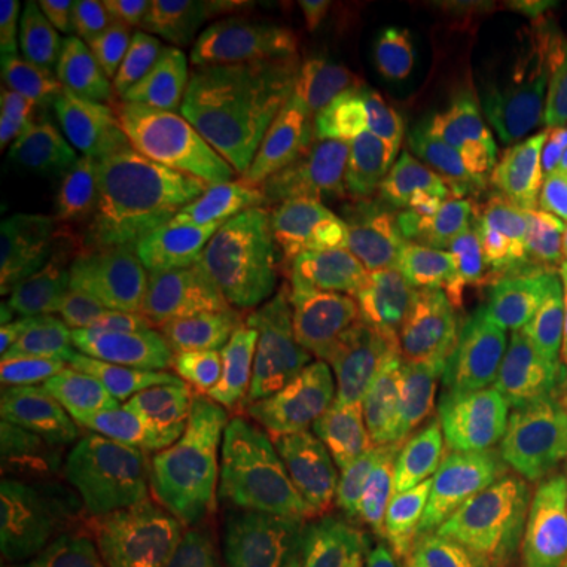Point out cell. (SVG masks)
Instances as JSON below:
<instances>
[{"instance_id": "obj_13", "label": "cell", "mask_w": 567, "mask_h": 567, "mask_svg": "<svg viewBox=\"0 0 567 567\" xmlns=\"http://www.w3.org/2000/svg\"><path fill=\"white\" fill-rule=\"evenodd\" d=\"M114 155L130 181L177 199L230 212L234 193L218 155L208 148L181 95L155 73L126 80L121 117L114 126Z\"/></svg>"}, {"instance_id": "obj_8", "label": "cell", "mask_w": 567, "mask_h": 567, "mask_svg": "<svg viewBox=\"0 0 567 567\" xmlns=\"http://www.w3.org/2000/svg\"><path fill=\"white\" fill-rule=\"evenodd\" d=\"M447 445L350 451L334 445L271 486V507L297 546L379 536L398 524L425 470Z\"/></svg>"}, {"instance_id": "obj_6", "label": "cell", "mask_w": 567, "mask_h": 567, "mask_svg": "<svg viewBox=\"0 0 567 567\" xmlns=\"http://www.w3.org/2000/svg\"><path fill=\"white\" fill-rule=\"evenodd\" d=\"M107 218L123 262L167 312L205 319L262 293L227 212L167 199L126 177Z\"/></svg>"}, {"instance_id": "obj_23", "label": "cell", "mask_w": 567, "mask_h": 567, "mask_svg": "<svg viewBox=\"0 0 567 567\" xmlns=\"http://www.w3.org/2000/svg\"><path fill=\"white\" fill-rule=\"evenodd\" d=\"M41 10L35 0L0 3V102L7 111L35 107V44Z\"/></svg>"}, {"instance_id": "obj_14", "label": "cell", "mask_w": 567, "mask_h": 567, "mask_svg": "<svg viewBox=\"0 0 567 567\" xmlns=\"http://www.w3.org/2000/svg\"><path fill=\"white\" fill-rule=\"evenodd\" d=\"M199 398V322L164 312L126 347L114 394L111 435L123 445L186 435Z\"/></svg>"}, {"instance_id": "obj_3", "label": "cell", "mask_w": 567, "mask_h": 567, "mask_svg": "<svg viewBox=\"0 0 567 567\" xmlns=\"http://www.w3.org/2000/svg\"><path fill=\"white\" fill-rule=\"evenodd\" d=\"M227 215L262 293L284 312L420 372L464 363L470 338L365 230L252 203Z\"/></svg>"}, {"instance_id": "obj_9", "label": "cell", "mask_w": 567, "mask_h": 567, "mask_svg": "<svg viewBox=\"0 0 567 567\" xmlns=\"http://www.w3.org/2000/svg\"><path fill=\"white\" fill-rule=\"evenodd\" d=\"M379 158L375 117L365 102L350 92H328L309 133L249 186L244 203L353 224L363 218Z\"/></svg>"}, {"instance_id": "obj_16", "label": "cell", "mask_w": 567, "mask_h": 567, "mask_svg": "<svg viewBox=\"0 0 567 567\" xmlns=\"http://www.w3.org/2000/svg\"><path fill=\"white\" fill-rule=\"evenodd\" d=\"M3 158L13 177L48 189L80 215L111 208L126 171L102 140L82 136L35 107L3 114Z\"/></svg>"}, {"instance_id": "obj_25", "label": "cell", "mask_w": 567, "mask_h": 567, "mask_svg": "<svg viewBox=\"0 0 567 567\" xmlns=\"http://www.w3.org/2000/svg\"><path fill=\"white\" fill-rule=\"evenodd\" d=\"M76 13L102 44L111 61L123 66H145V13L148 3L142 0H80Z\"/></svg>"}, {"instance_id": "obj_28", "label": "cell", "mask_w": 567, "mask_h": 567, "mask_svg": "<svg viewBox=\"0 0 567 567\" xmlns=\"http://www.w3.org/2000/svg\"><path fill=\"white\" fill-rule=\"evenodd\" d=\"M529 391L533 410L536 406L567 404V338L546 353H539L533 363L517 372Z\"/></svg>"}, {"instance_id": "obj_4", "label": "cell", "mask_w": 567, "mask_h": 567, "mask_svg": "<svg viewBox=\"0 0 567 567\" xmlns=\"http://www.w3.org/2000/svg\"><path fill=\"white\" fill-rule=\"evenodd\" d=\"M394 527L425 567L555 565L539 423L502 416L447 445Z\"/></svg>"}, {"instance_id": "obj_29", "label": "cell", "mask_w": 567, "mask_h": 567, "mask_svg": "<svg viewBox=\"0 0 567 567\" xmlns=\"http://www.w3.org/2000/svg\"><path fill=\"white\" fill-rule=\"evenodd\" d=\"M539 447H543L548 486L565 502L567 511V404L555 406L546 423L539 425Z\"/></svg>"}, {"instance_id": "obj_19", "label": "cell", "mask_w": 567, "mask_h": 567, "mask_svg": "<svg viewBox=\"0 0 567 567\" xmlns=\"http://www.w3.org/2000/svg\"><path fill=\"white\" fill-rule=\"evenodd\" d=\"M567 338V215L529 268L514 309L483 360L505 372H524L539 353Z\"/></svg>"}, {"instance_id": "obj_18", "label": "cell", "mask_w": 567, "mask_h": 567, "mask_svg": "<svg viewBox=\"0 0 567 567\" xmlns=\"http://www.w3.org/2000/svg\"><path fill=\"white\" fill-rule=\"evenodd\" d=\"M324 99L328 92L316 76L293 63H271L265 70L259 99L224 162L230 189L246 196L249 186L309 133Z\"/></svg>"}, {"instance_id": "obj_20", "label": "cell", "mask_w": 567, "mask_h": 567, "mask_svg": "<svg viewBox=\"0 0 567 567\" xmlns=\"http://www.w3.org/2000/svg\"><path fill=\"white\" fill-rule=\"evenodd\" d=\"M262 82L259 54L237 41H227L199 73L177 85L186 114L193 117L208 148L224 162L259 99Z\"/></svg>"}, {"instance_id": "obj_10", "label": "cell", "mask_w": 567, "mask_h": 567, "mask_svg": "<svg viewBox=\"0 0 567 567\" xmlns=\"http://www.w3.org/2000/svg\"><path fill=\"white\" fill-rule=\"evenodd\" d=\"M527 410H533V401L517 372L495 369L486 360L442 365L416 372L398 398L375 406L338 445L350 451L454 445L480 425Z\"/></svg>"}, {"instance_id": "obj_15", "label": "cell", "mask_w": 567, "mask_h": 567, "mask_svg": "<svg viewBox=\"0 0 567 567\" xmlns=\"http://www.w3.org/2000/svg\"><path fill=\"white\" fill-rule=\"evenodd\" d=\"M420 35L416 3L388 0H306L284 44V58L312 66L353 92H375L391 63Z\"/></svg>"}, {"instance_id": "obj_11", "label": "cell", "mask_w": 567, "mask_h": 567, "mask_svg": "<svg viewBox=\"0 0 567 567\" xmlns=\"http://www.w3.org/2000/svg\"><path fill=\"white\" fill-rule=\"evenodd\" d=\"M142 567H297L268 492L174 495L145 514Z\"/></svg>"}, {"instance_id": "obj_21", "label": "cell", "mask_w": 567, "mask_h": 567, "mask_svg": "<svg viewBox=\"0 0 567 567\" xmlns=\"http://www.w3.org/2000/svg\"><path fill=\"white\" fill-rule=\"evenodd\" d=\"M70 205L20 177L0 186V297L7 300L22 281L29 284L61 249Z\"/></svg>"}, {"instance_id": "obj_24", "label": "cell", "mask_w": 567, "mask_h": 567, "mask_svg": "<svg viewBox=\"0 0 567 567\" xmlns=\"http://www.w3.org/2000/svg\"><path fill=\"white\" fill-rule=\"evenodd\" d=\"M205 7L227 41H237L256 54L284 51L303 10L297 0H208Z\"/></svg>"}, {"instance_id": "obj_17", "label": "cell", "mask_w": 567, "mask_h": 567, "mask_svg": "<svg viewBox=\"0 0 567 567\" xmlns=\"http://www.w3.org/2000/svg\"><path fill=\"white\" fill-rule=\"evenodd\" d=\"M39 95L48 117L104 140L121 117L126 82L73 3H54L39 48Z\"/></svg>"}, {"instance_id": "obj_7", "label": "cell", "mask_w": 567, "mask_h": 567, "mask_svg": "<svg viewBox=\"0 0 567 567\" xmlns=\"http://www.w3.org/2000/svg\"><path fill=\"white\" fill-rule=\"evenodd\" d=\"M107 442L89 429L35 425L0 451V567H41L102 517Z\"/></svg>"}, {"instance_id": "obj_26", "label": "cell", "mask_w": 567, "mask_h": 567, "mask_svg": "<svg viewBox=\"0 0 567 567\" xmlns=\"http://www.w3.org/2000/svg\"><path fill=\"white\" fill-rule=\"evenodd\" d=\"M41 567H142L140 529L133 533V520L123 507L107 505L80 543Z\"/></svg>"}, {"instance_id": "obj_22", "label": "cell", "mask_w": 567, "mask_h": 567, "mask_svg": "<svg viewBox=\"0 0 567 567\" xmlns=\"http://www.w3.org/2000/svg\"><path fill=\"white\" fill-rule=\"evenodd\" d=\"M227 44V35L205 3L155 0L145 13V54L155 76L183 85Z\"/></svg>"}, {"instance_id": "obj_12", "label": "cell", "mask_w": 567, "mask_h": 567, "mask_svg": "<svg viewBox=\"0 0 567 567\" xmlns=\"http://www.w3.org/2000/svg\"><path fill=\"white\" fill-rule=\"evenodd\" d=\"M20 316L82 347L133 344L158 316L114 252L95 237L63 244L20 293Z\"/></svg>"}, {"instance_id": "obj_1", "label": "cell", "mask_w": 567, "mask_h": 567, "mask_svg": "<svg viewBox=\"0 0 567 567\" xmlns=\"http://www.w3.org/2000/svg\"><path fill=\"white\" fill-rule=\"evenodd\" d=\"M565 215L567 117H548L388 136L360 221L488 350Z\"/></svg>"}, {"instance_id": "obj_5", "label": "cell", "mask_w": 567, "mask_h": 567, "mask_svg": "<svg viewBox=\"0 0 567 567\" xmlns=\"http://www.w3.org/2000/svg\"><path fill=\"white\" fill-rule=\"evenodd\" d=\"M567 117V54L533 41L457 32L394 73L382 123L394 133Z\"/></svg>"}, {"instance_id": "obj_2", "label": "cell", "mask_w": 567, "mask_h": 567, "mask_svg": "<svg viewBox=\"0 0 567 567\" xmlns=\"http://www.w3.org/2000/svg\"><path fill=\"white\" fill-rule=\"evenodd\" d=\"M196 322L199 398L174 466L181 495L271 492L420 372L300 322L265 293Z\"/></svg>"}, {"instance_id": "obj_27", "label": "cell", "mask_w": 567, "mask_h": 567, "mask_svg": "<svg viewBox=\"0 0 567 567\" xmlns=\"http://www.w3.org/2000/svg\"><path fill=\"white\" fill-rule=\"evenodd\" d=\"M297 567H425L398 527L379 536L297 548Z\"/></svg>"}]
</instances>
